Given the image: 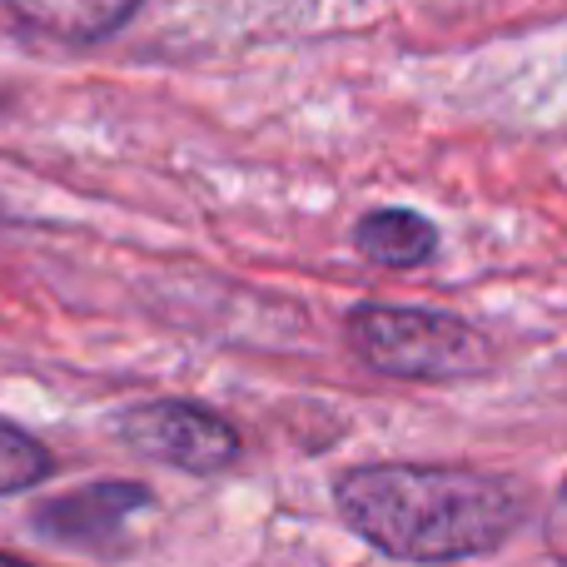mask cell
Listing matches in <instances>:
<instances>
[{
	"label": "cell",
	"instance_id": "3",
	"mask_svg": "<svg viewBox=\"0 0 567 567\" xmlns=\"http://www.w3.org/2000/svg\"><path fill=\"white\" fill-rule=\"evenodd\" d=\"M110 433L130 453H140L150 463H165L175 473H189V478H219V473H229L245 458V439H239L235 423L219 409L195 399L130 403L125 413H115Z\"/></svg>",
	"mask_w": 567,
	"mask_h": 567
},
{
	"label": "cell",
	"instance_id": "9",
	"mask_svg": "<svg viewBox=\"0 0 567 567\" xmlns=\"http://www.w3.org/2000/svg\"><path fill=\"white\" fill-rule=\"evenodd\" d=\"M0 563H10V553H0Z\"/></svg>",
	"mask_w": 567,
	"mask_h": 567
},
{
	"label": "cell",
	"instance_id": "1",
	"mask_svg": "<svg viewBox=\"0 0 567 567\" xmlns=\"http://www.w3.org/2000/svg\"><path fill=\"white\" fill-rule=\"evenodd\" d=\"M333 513L393 563H463L508 548L533 513L513 473L468 463H359L333 478Z\"/></svg>",
	"mask_w": 567,
	"mask_h": 567
},
{
	"label": "cell",
	"instance_id": "4",
	"mask_svg": "<svg viewBox=\"0 0 567 567\" xmlns=\"http://www.w3.org/2000/svg\"><path fill=\"white\" fill-rule=\"evenodd\" d=\"M155 508V493L145 483L130 478H100L60 498H40L30 508V533L50 548H75V553H110L115 538L135 513Z\"/></svg>",
	"mask_w": 567,
	"mask_h": 567
},
{
	"label": "cell",
	"instance_id": "5",
	"mask_svg": "<svg viewBox=\"0 0 567 567\" xmlns=\"http://www.w3.org/2000/svg\"><path fill=\"white\" fill-rule=\"evenodd\" d=\"M145 0H0L10 20L60 45H100L135 20Z\"/></svg>",
	"mask_w": 567,
	"mask_h": 567
},
{
	"label": "cell",
	"instance_id": "6",
	"mask_svg": "<svg viewBox=\"0 0 567 567\" xmlns=\"http://www.w3.org/2000/svg\"><path fill=\"white\" fill-rule=\"evenodd\" d=\"M353 249L379 269H423L439 259L443 229L409 205H383L353 219Z\"/></svg>",
	"mask_w": 567,
	"mask_h": 567
},
{
	"label": "cell",
	"instance_id": "2",
	"mask_svg": "<svg viewBox=\"0 0 567 567\" xmlns=\"http://www.w3.org/2000/svg\"><path fill=\"white\" fill-rule=\"evenodd\" d=\"M343 343L379 379L399 383H458L493 369V343L463 313L423 303H353L343 313Z\"/></svg>",
	"mask_w": 567,
	"mask_h": 567
},
{
	"label": "cell",
	"instance_id": "7",
	"mask_svg": "<svg viewBox=\"0 0 567 567\" xmlns=\"http://www.w3.org/2000/svg\"><path fill=\"white\" fill-rule=\"evenodd\" d=\"M55 473V458L50 449L35 439V433L16 429V423L0 419V498H16L25 488H40V483Z\"/></svg>",
	"mask_w": 567,
	"mask_h": 567
},
{
	"label": "cell",
	"instance_id": "8",
	"mask_svg": "<svg viewBox=\"0 0 567 567\" xmlns=\"http://www.w3.org/2000/svg\"><path fill=\"white\" fill-rule=\"evenodd\" d=\"M543 548H548L558 563H567V478L558 483L548 513H543Z\"/></svg>",
	"mask_w": 567,
	"mask_h": 567
}]
</instances>
